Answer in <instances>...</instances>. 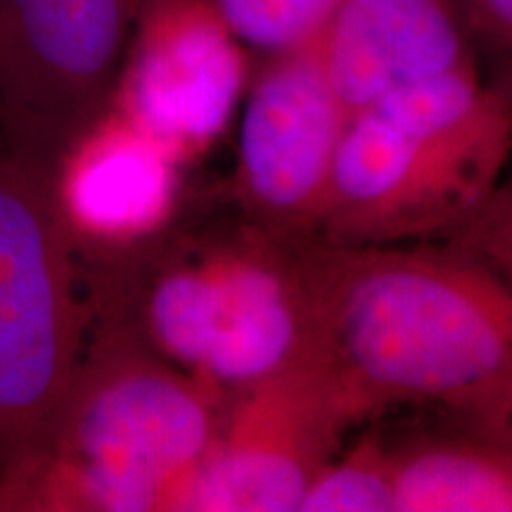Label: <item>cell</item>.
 I'll return each mask as SVG.
<instances>
[{
    "label": "cell",
    "mask_w": 512,
    "mask_h": 512,
    "mask_svg": "<svg viewBox=\"0 0 512 512\" xmlns=\"http://www.w3.org/2000/svg\"><path fill=\"white\" fill-rule=\"evenodd\" d=\"M311 347L363 415L479 399L512 377V285L451 249H299Z\"/></svg>",
    "instance_id": "1"
},
{
    "label": "cell",
    "mask_w": 512,
    "mask_h": 512,
    "mask_svg": "<svg viewBox=\"0 0 512 512\" xmlns=\"http://www.w3.org/2000/svg\"><path fill=\"white\" fill-rule=\"evenodd\" d=\"M221 394L114 335L88 354L48 427L0 470V510H174L209 451Z\"/></svg>",
    "instance_id": "2"
},
{
    "label": "cell",
    "mask_w": 512,
    "mask_h": 512,
    "mask_svg": "<svg viewBox=\"0 0 512 512\" xmlns=\"http://www.w3.org/2000/svg\"><path fill=\"white\" fill-rule=\"evenodd\" d=\"M512 162V91L477 64L354 112L316 221L332 245H403L463 226Z\"/></svg>",
    "instance_id": "3"
},
{
    "label": "cell",
    "mask_w": 512,
    "mask_h": 512,
    "mask_svg": "<svg viewBox=\"0 0 512 512\" xmlns=\"http://www.w3.org/2000/svg\"><path fill=\"white\" fill-rule=\"evenodd\" d=\"M76 242L53 166L0 150V470L48 427L81 361Z\"/></svg>",
    "instance_id": "4"
},
{
    "label": "cell",
    "mask_w": 512,
    "mask_h": 512,
    "mask_svg": "<svg viewBox=\"0 0 512 512\" xmlns=\"http://www.w3.org/2000/svg\"><path fill=\"white\" fill-rule=\"evenodd\" d=\"M159 356L233 394L311 347V313L299 252L242 242L166 266L143 304Z\"/></svg>",
    "instance_id": "5"
},
{
    "label": "cell",
    "mask_w": 512,
    "mask_h": 512,
    "mask_svg": "<svg viewBox=\"0 0 512 512\" xmlns=\"http://www.w3.org/2000/svg\"><path fill=\"white\" fill-rule=\"evenodd\" d=\"M363 418L335 368L309 347L235 394L174 510L299 512L344 432Z\"/></svg>",
    "instance_id": "6"
},
{
    "label": "cell",
    "mask_w": 512,
    "mask_h": 512,
    "mask_svg": "<svg viewBox=\"0 0 512 512\" xmlns=\"http://www.w3.org/2000/svg\"><path fill=\"white\" fill-rule=\"evenodd\" d=\"M136 0H0V133L55 164L110 102Z\"/></svg>",
    "instance_id": "7"
},
{
    "label": "cell",
    "mask_w": 512,
    "mask_h": 512,
    "mask_svg": "<svg viewBox=\"0 0 512 512\" xmlns=\"http://www.w3.org/2000/svg\"><path fill=\"white\" fill-rule=\"evenodd\" d=\"M245 83V46L207 0H136L110 102L178 162L221 138Z\"/></svg>",
    "instance_id": "8"
},
{
    "label": "cell",
    "mask_w": 512,
    "mask_h": 512,
    "mask_svg": "<svg viewBox=\"0 0 512 512\" xmlns=\"http://www.w3.org/2000/svg\"><path fill=\"white\" fill-rule=\"evenodd\" d=\"M268 57L242 110L238 185L271 226L316 228L351 114L332 86L318 36Z\"/></svg>",
    "instance_id": "9"
},
{
    "label": "cell",
    "mask_w": 512,
    "mask_h": 512,
    "mask_svg": "<svg viewBox=\"0 0 512 512\" xmlns=\"http://www.w3.org/2000/svg\"><path fill=\"white\" fill-rule=\"evenodd\" d=\"M178 159L112 102L53 164V192L74 242L131 245L169 221Z\"/></svg>",
    "instance_id": "10"
},
{
    "label": "cell",
    "mask_w": 512,
    "mask_h": 512,
    "mask_svg": "<svg viewBox=\"0 0 512 512\" xmlns=\"http://www.w3.org/2000/svg\"><path fill=\"white\" fill-rule=\"evenodd\" d=\"M318 46L349 114L475 62L456 0H337Z\"/></svg>",
    "instance_id": "11"
},
{
    "label": "cell",
    "mask_w": 512,
    "mask_h": 512,
    "mask_svg": "<svg viewBox=\"0 0 512 512\" xmlns=\"http://www.w3.org/2000/svg\"><path fill=\"white\" fill-rule=\"evenodd\" d=\"M396 512H512V444L472 432L394 451Z\"/></svg>",
    "instance_id": "12"
},
{
    "label": "cell",
    "mask_w": 512,
    "mask_h": 512,
    "mask_svg": "<svg viewBox=\"0 0 512 512\" xmlns=\"http://www.w3.org/2000/svg\"><path fill=\"white\" fill-rule=\"evenodd\" d=\"M299 512H396L394 451L363 439L318 472Z\"/></svg>",
    "instance_id": "13"
},
{
    "label": "cell",
    "mask_w": 512,
    "mask_h": 512,
    "mask_svg": "<svg viewBox=\"0 0 512 512\" xmlns=\"http://www.w3.org/2000/svg\"><path fill=\"white\" fill-rule=\"evenodd\" d=\"M245 48L266 55L320 36L337 0H207Z\"/></svg>",
    "instance_id": "14"
},
{
    "label": "cell",
    "mask_w": 512,
    "mask_h": 512,
    "mask_svg": "<svg viewBox=\"0 0 512 512\" xmlns=\"http://www.w3.org/2000/svg\"><path fill=\"white\" fill-rule=\"evenodd\" d=\"M444 247L512 285V162L489 200L446 235Z\"/></svg>",
    "instance_id": "15"
},
{
    "label": "cell",
    "mask_w": 512,
    "mask_h": 512,
    "mask_svg": "<svg viewBox=\"0 0 512 512\" xmlns=\"http://www.w3.org/2000/svg\"><path fill=\"white\" fill-rule=\"evenodd\" d=\"M465 27L479 34L503 64L505 83L512 91V0H456Z\"/></svg>",
    "instance_id": "16"
},
{
    "label": "cell",
    "mask_w": 512,
    "mask_h": 512,
    "mask_svg": "<svg viewBox=\"0 0 512 512\" xmlns=\"http://www.w3.org/2000/svg\"><path fill=\"white\" fill-rule=\"evenodd\" d=\"M475 432L510 441L512 444V377L503 384L458 408Z\"/></svg>",
    "instance_id": "17"
}]
</instances>
